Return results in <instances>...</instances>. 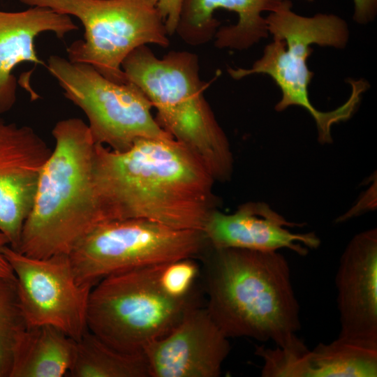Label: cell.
I'll use <instances>...</instances> for the list:
<instances>
[{"instance_id":"obj_1","label":"cell","mask_w":377,"mask_h":377,"mask_svg":"<svg viewBox=\"0 0 377 377\" xmlns=\"http://www.w3.org/2000/svg\"><path fill=\"white\" fill-rule=\"evenodd\" d=\"M94 176L103 221L142 219L202 231L215 209V182L174 138H143L128 149L95 145Z\"/></svg>"},{"instance_id":"obj_2","label":"cell","mask_w":377,"mask_h":377,"mask_svg":"<svg viewBox=\"0 0 377 377\" xmlns=\"http://www.w3.org/2000/svg\"><path fill=\"white\" fill-rule=\"evenodd\" d=\"M202 254L207 309L228 337H249L276 346L304 345L290 267L278 251L214 248Z\"/></svg>"},{"instance_id":"obj_3","label":"cell","mask_w":377,"mask_h":377,"mask_svg":"<svg viewBox=\"0 0 377 377\" xmlns=\"http://www.w3.org/2000/svg\"><path fill=\"white\" fill-rule=\"evenodd\" d=\"M55 145L43 165L17 251L44 258L68 255L103 223L94 176L96 143L81 119L56 123Z\"/></svg>"},{"instance_id":"obj_4","label":"cell","mask_w":377,"mask_h":377,"mask_svg":"<svg viewBox=\"0 0 377 377\" xmlns=\"http://www.w3.org/2000/svg\"><path fill=\"white\" fill-rule=\"evenodd\" d=\"M128 82L139 87L157 110L156 121L192 151L215 181L226 182L233 172L229 141L207 101V84L200 77L198 56L170 51L161 59L147 45L124 60Z\"/></svg>"},{"instance_id":"obj_5","label":"cell","mask_w":377,"mask_h":377,"mask_svg":"<svg viewBox=\"0 0 377 377\" xmlns=\"http://www.w3.org/2000/svg\"><path fill=\"white\" fill-rule=\"evenodd\" d=\"M292 7L291 0H284L265 17L273 41L265 46L262 57L250 68L229 67L227 71L235 80L253 74L269 75L281 91L275 110L281 112L293 105L302 107L315 120L319 142L330 143L332 126L350 117L356 103L348 98L330 112L314 108L308 91L313 73L308 68L307 59L314 44L344 48L349 38L348 24L334 14L305 17L295 13Z\"/></svg>"},{"instance_id":"obj_6","label":"cell","mask_w":377,"mask_h":377,"mask_svg":"<svg viewBox=\"0 0 377 377\" xmlns=\"http://www.w3.org/2000/svg\"><path fill=\"white\" fill-rule=\"evenodd\" d=\"M163 265L114 273L96 283L89 298L88 330L125 353H143L168 334L200 303L167 293L160 280Z\"/></svg>"},{"instance_id":"obj_7","label":"cell","mask_w":377,"mask_h":377,"mask_svg":"<svg viewBox=\"0 0 377 377\" xmlns=\"http://www.w3.org/2000/svg\"><path fill=\"white\" fill-rule=\"evenodd\" d=\"M77 17L83 40L67 47L68 60L91 65L108 80L126 83L121 64L137 47L170 44L165 22L147 0H19Z\"/></svg>"},{"instance_id":"obj_8","label":"cell","mask_w":377,"mask_h":377,"mask_svg":"<svg viewBox=\"0 0 377 377\" xmlns=\"http://www.w3.org/2000/svg\"><path fill=\"white\" fill-rule=\"evenodd\" d=\"M207 244L200 230L126 219L98 224L68 256L77 283L93 287L114 273L194 258Z\"/></svg>"},{"instance_id":"obj_9","label":"cell","mask_w":377,"mask_h":377,"mask_svg":"<svg viewBox=\"0 0 377 377\" xmlns=\"http://www.w3.org/2000/svg\"><path fill=\"white\" fill-rule=\"evenodd\" d=\"M66 98L87 117L96 144L124 151L143 138H173L154 118L151 102L132 82L117 83L91 65L73 62L57 55L47 65Z\"/></svg>"},{"instance_id":"obj_10","label":"cell","mask_w":377,"mask_h":377,"mask_svg":"<svg viewBox=\"0 0 377 377\" xmlns=\"http://www.w3.org/2000/svg\"><path fill=\"white\" fill-rule=\"evenodd\" d=\"M3 252L13 271L29 327L50 325L79 340L88 330L92 287L77 283L69 256L34 258L9 245Z\"/></svg>"},{"instance_id":"obj_11","label":"cell","mask_w":377,"mask_h":377,"mask_svg":"<svg viewBox=\"0 0 377 377\" xmlns=\"http://www.w3.org/2000/svg\"><path fill=\"white\" fill-rule=\"evenodd\" d=\"M230 351L229 338L207 308L197 305L143 353L149 377H219Z\"/></svg>"},{"instance_id":"obj_12","label":"cell","mask_w":377,"mask_h":377,"mask_svg":"<svg viewBox=\"0 0 377 377\" xmlns=\"http://www.w3.org/2000/svg\"><path fill=\"white\" fill-rule=\"evenodd\" d=\"M51 152L31 127L0 118V230L15 250L32 207L41 168Z\"/></svg>"},{"instance_id":"obj_13","label":"cell","mask_w":377,"mask_h":377,"mask_svg":"<svg viewBox=\"0 0 377 377\" xmlns=\"http://www.w3.org/2000/svg\"><path fill=\"white\" fill-rule=\"evenodd\" d=\"M283 1L182 0L175 33L191 45L215 38L218 48L245 50L268 36L263 13L274 11Z\"/></svg>"},{"instance_id":"obj_14","label":"cell","mask_w":377,"mask_h":377,"mask_svg":"<svg viewBox=\"0 0 377 377\" xmlns=\"http://www.w3.org/2000/svg\"><path fill=\"white\" fill-rule=\"evenodd\" d=\"M338 337L377 347V230L355 235L341 258L335 276Z\"/></svg>"},{"instance_id":"obj_15","label":"cell","mask_w":377,"mask_h":377,"mask_svg":"<svg viewBox=\"0 0 377 377\" xmlns=\"http://www.w3.org/2000/svg\"><path fill=\"white\" fill-rule=\"evenodd\" d=\"M302 226L288 221L263 202L240 205L232 214L212 210L202 232L214 248H235L260 251L288 249L301 256L317 249L320 240L314 232L295 233L289 228Z\"/></svg>"},{"instance_id":"obj_16","label":"cell","mask_w":377,"mask_h":377,"mask_svg":"<svg viewBox=\"0 0 377 377\" xmlns=\"http://www.w3.org/2000/svg\"><path fill=\"white\" fill-rule=\"evenodd\" d=\"M77 29L69 15L46 7L31 6L19 12L0 10V114L10 110L16 101L15 68L23 62L45 65L36 51V38L49 31L63 38Z\"/></svg>"},{"instance_id":"obj_17","label":"cell","mask_w":377,"mask_h":377,"mask_svg":"<svg viewBox=\"0 0 377 377\" xmlns=\"http://www.w3.org/2000/svg\"><path fill=\"white\" fill-rule=\"evenodd\" d=\"M288 377H376L377 347L344 338L291 355Z\"/></svg>"},{"instance_id":"obj_18","label":"cell","mask_w":377,"mask_h":377,"mask_svg":"<svg viewBox=\"0 0 377 377\" xmlns=\"http://www.w3.org/2000/svg\"><path fill=\"white\" fill-rule=\"evenodd\" d=\"M76 341L50 325L29 327L10 377H61L72 366Z\"/></svg>"},{"instance_id":"obj_19","label":"cell","mask_w":377,"mask_h":377,"mask_svg":"<svg viewBox=\"0 0 377 377\" xmlns=\"http://www.w3.org/2000/svg\"><path fill=\"white\" fill-rule=\"evenodd\" d=\"M72 377H149L144 353H125L89 330L77 341L68 372Z\"/></svg>"},{"instance_id":"obj_20","label":"cell","mask_w":377,"mask_h":377,"mask_svg":"<svg viewBox=\"0 0 377 377\" xmlns=\"http://www.w3.org/2000/svg\"><path fill=\"white\" fill-rule=\"evenodd\" d=\"M29 329L15 278L0 276V377H10Z\"/></svg>"},{"instance_id":"obj_21","label":"cell","mask_w":377,"mask_h":377,"mask_svg":"<svg viewBox=\"0 0 377 377\" xmlns=\"http://www.w3.org/2000/svg\"><path fill=\"white\" fill-rule=\"evenodd\" d=\"M187 258L162 265L160 280L168 294L179 300L198 298L196 283L200 274L199 265Z\"/></svg>"},{"instance_id":"obj_22","label":"cell","mask_w":377,"mask_h":377,"mask_svg":"<svg viewBox=\"0 0 377 377\" xmlns=\"http://www.w3.org/2000/svg\"><path fill=\"white\" fill-rule=\"evenodd\" d=\"M160 13L165 25L168 36L175 33L182 0H147Z\"/></svg>"},{"instance_id":"obj_23","label":"cell","mask_w":377,"mask_h":377,"mask_svg":"<svg viewBox=\"0 0 377 377\" xmlns=\"http://www.w3.org/2000/svg\"><path fill=\"white\" fill-rule=\"evenodd\" d=\"M354 3V20L366 24L374 20L377 13V0H353Z\"/></svg>"},{"instance_id":"obj_24","label":"cell","mask_w":377,"mask_h":377,"mask_svg":"<svg viewBox=\"0 0 377 377\" xmlns=\"http://www.w3.org/2000/svg\"><path fill=\"white\" fill-rule=\"evenodd\" d=\"M7 245L10 246L9 239L0 230V276L15 278L13 271L3 252V248Z\"/></svg>"}]
</instances>
